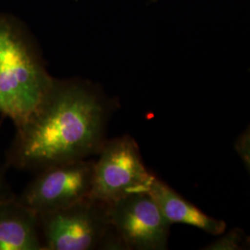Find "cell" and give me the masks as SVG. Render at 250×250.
<instances>
[{
  "label": "cell",
  "mask_w": 250,
  "mask_h": 250,
  "mask_svg": "<svg viewBox=\"0 0 250 250\" xmlns=\"http://www.w3.org/2000/svg\"><path fill=\"white\" fill-rule=\"evenodd\" d=\"M118 104L83 81H56L45 99L16 134L7 163L39 171L99 154Z\"/></svg>",
  "instance_id": "1"
},
{
  "label": "cell",
  "mask_w": 250,
  "mask_h": 250,
  "mask_svg": "<svg viewBox=\"0 0 250 250\" xmlns=\"http://www.w3.org/2000/svg\"><path fill=\"white\" fill-rule=\"evenodd\" d=\"M35 47L16 27L0 21V114L24 123L52 88Z\"/></svg>",
  "instance_id": "2"
},
{
  "label": "cell",
  "mask_w": 250,
  "mask_h": 250,
  "mask_svg": "<svg viewBox=\"0 0 250 250\" xmlns=\"http://www.w3.org/2000/svg\"><path fill=\"white\" fill-rule=\"evenodd\" d=\"M38 216L44 250H126L106 202L88 197Z\"/></svg>",
  "instance_id": "3"
},
{
  "label": "cell",
  "mask_w": 250,
  "mask_h": 250,
  "mask_svg": "<svg viewBox=\"0 0 250 250\" xmlns=\"http://www.w3.org/2000/svg\"><path fill=\"white\" fill-rule=\"evenodd\" d=\"M95 160L90 197L106 203L149 191L155 176L146 170L130 135L107 139Z\"/></svg>",
  "instance_id": "4"
},
{
  "label": "cell",
  "mask_w": 250,
  "mask_h": 250,
  "mask_svg": "<svg viewBox=\"0 0 250 250\" xmlns=\"http://www.w3.org/2000/svg\"><path fill=\"white\" fill-rule=\"evenodd\" d=\"M94 165L89 158L39 170L18 198L37 215L80 202L91 195Z\"/></svg>",
  "instance_id": "5"
},
{
  "label": "cell",
  "mask_w": 250,
  "mask_h": 250,
  "mask_svg": "<svg viewBox=\"0 0 250 250\" xmlns=\"http://www.w3.org/2000/svg\"><path fill=\"white\" fill-rule=\"evenodd\" d=\"M107 204L110 223L125 250L166 249L171 224L148 192L132 194Z\"/></svg>",
  "instance_id": "6"
},
{
  "label": "cell",
  "mask_w": 250,
  "mask_h": 250,
  "mask_svg": "<svg viewBox=\"0 0 250 250\" xmlns=\"http://www.w3.org/2000/svg\"><path fill=\"white\" fill-rule=\"evenodd\" d=\"M0 250H44L39 216L18 196L0 201Z\"/></svg>",
  "instance_id": "7"
},
{
  "label": "cell",
  "mask_w": 250,
  "mask_h": 250,
  "mask_svg": "<svg viewBox=\"0 0 250 250\" xmlns=\"http://www.w3.org/2000/svg\"><path fill=\"white\" fill-rule=\"evenodd\" d=\"M148 193L170 224H188L214 234L225 228L224 223L203 213L159 179L153 181Z\"/></svg>",
  "instance_id": "8"
},
{
  "label": "cell",
  "mask_w": 250,
  "mask_h": 250,
  "mask_svg": "<svg viewBox=\"0 0 250 250\" xmlns=\"http://www.w3.org/2000/svg\"><path fill=\"white\" fill-rule=\"evenodd\" d=\"M15 197H16V195L13 193L12 189L9 187L6 177H5V174H4L3 167L0 163V201Z\"/></svg>",
  "instance_id": "9"
},
{
  "label": "cell",
  "mask_w": 250,
  "mask_h": 250,
  "mask_svg": "<svg viewBox=\"0 0 250 250\" xmlns=\"http://www.w3.org/2000/svg\"><path fill=\"white\" fill-rule=\"evenodd\" d=\"M238 239L235 236H227L223 238L221 241L213 244L210 248L211 250H235L238 247Z\"/></svg>",
  "instance_id": "10"
},
{
  "label": "cell",
  "mask_w": 250,
  "mask_h": 250,
  "mask_svg": "<svg viewBox=\"0 0 250 250\" xmlns=\"http://www.w3.org/2000/svg\"><path fill=\"white\" fill-rule=\"evenodd\" d=\"M242 152H243V156H244L245 160L248 162V164L250 165V133L244 139Z\"/></svg>",
  "instance_id": "11"
}]
</instances>
